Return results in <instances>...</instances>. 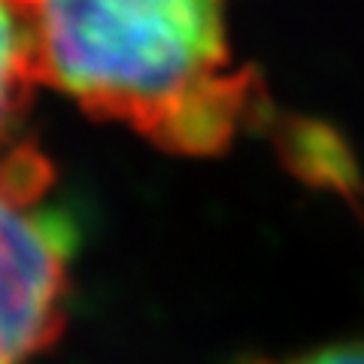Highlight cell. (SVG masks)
I'll list each match as a JSON object with an SVG mask.
<instances>
[{"mask_svg": "<svg viewBox=\"0 0 364 364\" xmlns=\"http://www.w3.org/2000/svg\"><path fill=\"white\" fill-rule=\"evenodd\" d=\"M40 85L152 146L215 155L255 107L234 64L228 0H18Z\"/></svg>", "mask_w": 364, "mask_h": 364, "instance_id": "cell-1", "label": "cell"}, {"mask_svg": "<svg viewBox=\"0 0 364 364\" xmlns=\"http://www.w3.org/2000/svg\"><path fill=\"white\" fill-rule=\"evenodd\" d=\"M33 146L0 152V364L40 358L67 322L73 228L52 207Z\"/></svg>", "mask_w": 364, "mask_h": 364, "instance_id": "cell-2", "label": "cell"}, {"mask_svg": "<svg viewBox=\"0 0 364 364\" xmlns=\"http://www.w3.org/2000/svg\"><path fill=\"white\" fill-rule=\"evenodd\" d=\"M37 85L40 76L28 16L18 0H0V152L16 146L13 131Z\"/></svg>", "mask_w": 364, "mask_h": 364, "instance_id": "cell-3", "label": "cell"}, {"mask_svg": "<svg viewBox=\"0 0 364 364\" xmlns=\"http://www.w3.org/2000/svg\"><path fill=\"white\" fill-rule=\"evenodd\" d=\"M267 364H364V340H337V343H325Z\"/></svg>", "mask_w": 364, "mask_h": 364, "instance_id": "cell-4", "label": "cell"}]
</instances>
